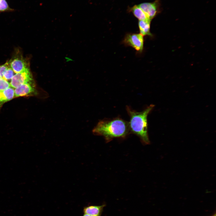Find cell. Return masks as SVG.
I'll return each instance as SVG.
<instances>
[{
    "label": "cell",
    "instance_id": "6da1fadb",
    "mask_svg": "<svg viewBox=\"0 0 216 216\" xmlns=\"http://www.w3.org/2000/svg\"><path fill=\"white\" fill-rule=\"evenodd\" d=\"M130 132L128 122L119 118L100 120L92 130L94 135L103 136L107 142L125 137Z\"/></svg>",
    "mask_w": 216,
    "mask_h": 216
},
{
    "label": "cell",
    "instance_id": "7a4b0ae2",
    "mask_svg": "<svg viewBox=\"0 0 216 216\" xmlns=\"http://www.w3.org/2000/svg\"><path fill=\"white\" fill-rule=\"evenodd\" d=\"M154 106L151 104L143 111L138 112L127 106L126 110L130 116L128 122L130 132L137 135L144 144L150 143L148 133L147 116Z\"/></svg>",
    "mask_w": 216,
    "mask_h": 216
},
{
    "label": "cell",
    "instance_id": "3957f363",
    "mask_svg": "<svg viewBox=\"0 0 216 216\" xmlns=\"http://www.w3.org/2000/svg\"><path fill=\"white\" fill-rule=\"evenodd\" d=\"M33 83V77L28 68L15 74L11 80L10 85L15 88L25 83Z\"/></svg>",
    "mask_w": 216,
    "mask_h": 216
},
{
    "label": "cell",
    "instance_id": "277c9868",
    "mask_svg": "<svg viewBox=\"0 0 216 216\" xmlns=\"http://www.w3.org/2000/svg\"><path fill=\"white\" fill-rule=\"evenodd\" d=\"M123 41L125 45L132 47L140 52L143 50L144 40L143 36L140 34H127Z\"/></svg>",
    "mask_w": 216,
    "mask_h": 216
},
{
    "label": "cell",
    "instance_id": "5b68a950",
    "mask_svg": "<svg viewBox=\"0 0 216 216\" xmlns=\"http://www.w3.org/2000/svg\"><path fill=\"white\" fill-rule=\"evenodd\" d=\"M15 97L36 95L37 91L35 84L26 83L21 85L14 90Z\"/></svg>",
    "mask_w": 216,
    "mask_h": 216
},
{
    "label": "cell",
    "instance_id": "8992f818",
    "mask_svg": "<svg viewBox=\"0 0 216 216\" xmlns=\"http://www.w3.org/2000/svg\"><path fill=\"white\" fill-rule=\"evenodd\" d=\"M9 62L10 67L16 73L20 72L28 68L26 60L21 55L16 56Z\"/></svg>",
    "mask_w": 216,
    "mask_h": 216
},
{
    "label": "cell",
    "instance_id": "52a82bcc",
    "mask_svg": "<svg viewBox=\"0 0 216 216\" xmlns=\"http://www.w3.org/2000/svg\"><path fill=\"white\" fill-rule=\"evenodd\" d=\"M145 13L148 18L151 20L158 12V2H144L138 5Z\"/></svg>",
    "mask_w": 216,
    "mask_h": 216
},
{
    "label": "cell",
    "instance_id": "ba28073f",
    "mask_svg": "<svg viewBox=\"0 0 216 216\" xmlns=\"http://www.w3.org/2000/svg\"><path fill=\"white\" fill-rule=\"evenodd\" d=\"M127 10L128 12L132 13L139 20H150L138 5H135L129 7Z\"/></svg>",
    "mask_w": 216,
    "mask_h": 216
},
{
    "label": "cell",
    "instance_id": "9c48e42d",
    "mask_svg": "<svg viewBox=\"0 0 216 216\" xmlns=\"http://www.w3.org/2000/svg\"><path fill=\"white\" fill-rule=\"evenodd\" d=\"M105 205L91 206L85 207L83 209L84 214L93 216H100Z\"/></svg>",
    "mask_w": 216,
    "mask_h": 216
},
{
    "label": "cell",
    "instance_id": "30bf717a",
    "mask_svg": "<svg viewBox=\"0 0 216 216\" xmlns=\"http://www.w3.org/2000/svg\"><path fill=\"white\" fill-rule=\"evenodd\" d=\"M14 97V90L13 88L9 87L1 92L0 101L1 105L6 102L12 100Z\"/></svg>",
    "mask_w": 216,
    "mask_h": 216
},
{
    "label": "cell",
    "instance_id": "8fae6325",
    "mask_svg": "<svg viewBox=\"0 0 216 216\" xmlns=\"http://www.w3.org/2000/svg\"><path fill=\"white\" fill-rule=\"evenodd\" d=\"M151 21L150 20L139 21L138 25L140 34L143 36L151 34L150 32Z\"/></svg>",
    "mask_w": 216,
    "mask_h": 216
},
{
    "label": "cell",
    "instance_id": "7c38bea8",
    "mask_svg": "<svg viewBox=\"0 0 216 216\" xmlns=\"http://www.w3.org/2000/svg\"><path fill=\"white\" fill-rule=\"evenodd\" d=\"M14 73L13 70L10 66L4 72L3 78L6 80L11 79L14 75Z\"/></svg>",
    "mask_w": 216,
    "mask_h": 216
},
{
    "label": "cell",
    "instance_id": "4fadbf2b",
    "mask_svg": "<svg viewBox=\"0 0 216 216\" xmlns=\"http://www.w3.org/2000/svg\"><path fill=\"white\" fill-rule=\"evenodd\" d=\"M10 83L3 78L0 79V91L2 92L9 88Z\"/></svg>",
    "mask_w": 216,
    "mask_h": 216
},
{
    "label": "cell",
    "instance_id": "5bb4252c",
    "mask_svg": "<svg viewBox=\"0 0 216 216\" xmlns=\"http://www.w3.org/2000/svg\"><path fill=\"white\" fill-rule=\"evenodd\" d=\"M10 66L9 62H6L4 64L0 66V79L3 78L4 72Z\"/></svg>",
    "mask_w": 216,
    "mask_h": 216
},
{
    "label": "cell",
    "instance_id": "9a60e30c",
    "mask_svg": "<svg viewBox=\"0 0 216 216\" xmlns=\"http://www.w3.org/2000/svg\"><path fill=\"white\" fill-rule=\"evenodd\" d=\"M83 216H93L92 215H89L87 214H84L83 215Z\"/></svg>",
    "mask_w": 216,
    "mask_h": 216
},
{
    "label": "cell",
    "instance_id": "2e32d148",
    "mask_svg": "<svg viewBox=\"0 0 216 216\" xmlns=\"http://www.w3.org/2000/svg\"><path fill=\"white\" fill-rule=\"evenodd\" d=\"M1 92L0 91V97H1ZM1 105L0 104V107L1 106Z\"/></svg>",
    "mask_w": 216,
    "mask_h": 216
},
{
    "label": "cell",
    "instance_id": "e0dca14e",
    "mask_svg": "<svg viewBox=\"0 0 216 216\" xmlns=\"http://www.w3.org/2000/svg\"><path fill=\"white\" fill-rule=\"evenodd\" d=\"M212 216H216V214H215L214 215Z\"/></svg>",
    "mask_w": 216,
    "mask_h": 216
},
{
    "label": "cell",
    "instance_id": "ac0fdd59",
    "mask_svg": "<svg viewBox=\"0 0 216 216\" xmlns=\"http://www.w3.org/2000/svg\"></svg>",
    "mask_w": 216,
    "mask_h": 216
}]
</instances>
